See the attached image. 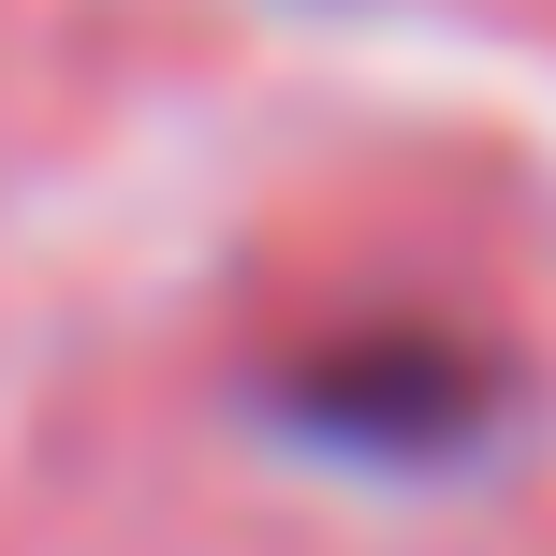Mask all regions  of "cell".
Here are the masks:
<instances>
[{
	"mask_svg": "<svg viewBox=\"0 0 556 556\" xmlns=\"http://www.w3.org/2000/svg\"><path fill=\"white\" fill-rule=\"evenodd\" d=\"M278 425H307L337 454H454L483 425V366L440 337H352V352L278 366Z\"/></svg>",
	"mask_w": 556,
	"mask_h": 556,
	"instance_id": "6da1fadb",
	"label": "cell"
}]
</instances>
